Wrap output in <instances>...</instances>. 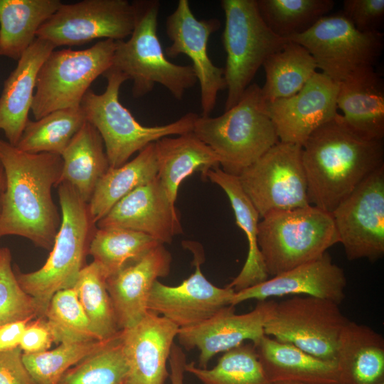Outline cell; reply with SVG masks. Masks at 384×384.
Here are the masks:
<instances>
[{"mask_svg": "<svg viewBox=\"0 0 384 384\" xmlns=\"http://www.w3.org/2000/svg\"><path fill=\"white\" fill-rule=\"evenodd\" d=\"M257 242L273 277L321 257L339 240L331 213L309 205L262 217Z\"/></svg>", "mask_w": 384, "mask_h": 384, "instance_id": "cell-6", "label": "cell"}, {"mask_svg": "<svg viewBox=\"0 0 384 384\" xmlns=\"http://www.w3.org/2000/svg\"><path fill=\"white\" fill-rule=\"evenodd\" d=\"M336 363L340 384L384 381V339L370 327L348 321L338 341Z\"/></svg>", "mask_w": 384, "mask_h": 384, "instance_id": "cell-26", "label": "cell"}, {"mask_svg": "<svg viewBox=\"0 0 384 384\" xmlns=\"http://www.w3.org/2000/svg\"><path fill=\"white\" fill-rule=\"evenodd\" d=\"M184 370L202 384H274L267 376L252 343L224 352L210 369L190 362L186 363Z\"/></svg>", "mask_w": 384, "mask_h": 384, "instance_id": "cell-37", "label": "cell"}, {"mask_svg": "<svg viewBox=\"0 0 384 384\" xmlns=\"http://www.w3.org/2000/svg\"><path fill=\"white\" fill-rule=\"evenodd\" d=\"M276 302H257L250 312L237 314L235 306L228 305L206 321L178 329L177 338L181 347L200 351L198 366L206 368L210 359L219 353L228 351L245 341L256 344L264 336V327L270 317Z\"/></svg>", "mask_w": 384, "mask_h": 384, "instance_id": "cell-17", "label": "cell"}, {"mask_svg": "<svg viewBox=\"0 0 384 384\" xmlns=\"http://www.w3.org/2000/svg\"><path fill=\"white\" fill-rule=\"evenodd\" d=\"M179 328L148 311L137 324L120 330L129 368L127 384H164L166 363Z\"/></svg>", "mask_w": 384, "mask_h": 384, "instance_id": "cell-21", "label": "cell"}, {"mask_svg": "<svg viewBox=\"0 0 384 384\" xmlns=\"http://www.w3.org/2000/svg\"><path fill=\"white\" fill-rule=\"evenodd\" d=\"M96 225L143 233L162 244L182 233L176 206L157 177L123 197Z\"/></svg>", "mask_w": 384, "mask_h": 384, "instance_id": "cell-19", "label": "cell"}, {"mask_svg": "<svg viewBox=\"0 0 384 384\" xmlns=\"http://www.w3.org/2000/svg\"><path fill=\"white\" fill-rule=\"evenodd\" d=\"M105 341L62 343L53 350L23 353L22 358L36 384H58L68 370L99 348Z\"/></svg>", "mask_w": 384, "mask_h": 384, "instance_id": "cell-40", "label": "cell"}, {"mask_svg": "<svg viewBox=\"0 0 384 384\" xmlns=\"http://www.w3.org/2000/svg\"><path fill=\"white\" fill-rule=\"evenodd\" d=\"M220 27L218 18H196L188 0H179L166 18V34L171 44L166 48L165 54L170 58L183 54L191 60L200 85L203 117L210 116L218 92L226 88L224 69L215 65L207 52L210 35Z\"/></svg>", "mask_w": 384, "mask_h": 384, "instance_id": "cell-15", "label": "cell"}, {"mask_svg": "<svg viewBox=\"0 0 384 384\" xmlns=\"http://www.w3.org/2000/svg\"><path fill=\"white\" fill-rule=\"evenodd\" d=\"M262 66L265 82L261 90L267 102L295 95L318 69L310 53L291 41L270 55Z\"/></svg>", "mask_w": 384, "mask_h": 384, "instance_id": "cell-32", "label": "cell"}, {"mask_svg": "<svg viewBox=\"0 0 384 384\" xmlns=\"http://www.w3.org/2000/svg\"><path fill=\"white\" fill-rule=\"evenodd\" d=\"M107 275L95 261L85 266L73 287L98 340H106L120 330L107 288Z\"/></svg>", "mask_w": 384, "mask_h": 384, "instance_id": "cell-35", "label": "cell"}, {"mask_svg": "<svg viewBox=\"0 0 384 384\" xmlns=\"http://www.w3.org/2000/svg\"><path fill=\"white\" fill-rule=\"evenodd\" d=\"M155 142L139 151L131 161L117 168H109L96 185L88 203L92 220L97 223L123 197L157 177Z\"/></svg>", "mask_w": 384, "mask_h": 384, "instance_id": "cell-31", "label": "cell"}, {"mask_svg": "<svg viewBox=\"0 0 384 384\" xmlns=\"http://www.w3.org/2000/svg\"><path fill=\"white\" fill-rule=\"evenodd\" d=\"M38 318L36 304L19 285L11 266L10 250H0V325Z\"/></svg>", "mask_w": 384, "mask_h": 384, "instance_id": "cell-41", "label": "cell"}, {"mask_svg": "<svg viewBox=\"0 0 384 384\" xmlns=\"http://www.w3.org/2000/svg\"><path fill=\"white\" fill-rule=\"evenodd\" d=\"M80 106L52 112L36 121H28L16 146L31 153L60 155L86 122Z\"/></svg>", "mask_w": 384, "mask_h": 384, "instance_id": "cell-33", "label": "cell"}, {"mask_svg": "<svg viewBox=\"0 0 384 384\" xmlns=\"http://www.w3.org/2000/svg\"><path fill=\"white\" fill-rule=\"evenodd\" d=\"M6 188V177L3 166L0 161V208L2 196Z\"/></svg>", "mask_w": 384, "mask_h": 384, "instance_id": "cell-47", "label": "cell"}, {"mask_svg": "<svg viewBox=\"0 0 384 384\" xmlns=\"http://www.w3.org/2000/svg\"><path fill=\"white\" fill-rule=\"evenodd\" d=\"M0 250H1V247H0Z\"/></svg>", "mask_w": 384, "mask_h": 384, "instance_id": "cell-50", "label": "cell"}, {"mask_svg": "<svg viewBox=\"0 0 384 384\" xmlns=\"http://www.w3.org/2000/svg\"><path fill=\"white\" fill-rule=\"evenodd\" d=\"M268 378L274 384H340L336 362L318 358L297 346L265 335L254 345Z\"/></svg>", "mask_w": 384, "mask_h": 384, "instance_id": "cell-25", "label": "cell"}, {"mask_svg": "<svg viewBox=\"0 0 384 384\" xmlns=\"http://www.w3.org/2000/svg\"><path fill=\"white\" fill-rule=\"evenodd\" d=\"M203 258L194 252L195 271L176 286L156 280L151 289L147 309L162 316L179 329L198 325L230 305L235 291L218 287L201 270Z\"/></svg>", "mask_w": 384, "mask_h": 384, "instance_id": "cell-16", "label": "cell"}, {"mask_svg": "<svg viewBox=\"0 0 384 384\" xmlns=\"http://www.w3.org/2000/svg\"><path fill=\"white\" fill-rule=\"evenodd\" d=\"M378 384H384V381L379 383Z\"/></svg>", "mask_w": 384, "mask_h": 384, "instance_id": "cell-49", "label": "cell"}, {"mask_svg": "<svg viewBox=\"0 0 384 384\" xmlns=\"http://www.w3.org/2000/svg\"><path fill=\"white\" fill-rule=\"evenodd\" d=\"M288 40L304 46L317 68L338 84L373 67L383 48L380 31H360L342 12L322 17L309 30Z\"/></svg>", "mask_w": 384, "mask_h": 384, "instance_id": "cell-10", "label": "cell"}, {"mask_svg": "<svg viewBox=\"0 0 384 384\" xmlns=\"http://www.w3.org/2000/svg\"><path fill=\"white\" fill-rule=\"evenodd\" d=\"M348 260L384 255V166L363 181L331 213Z\"/></svg>", "mask_w": 384, "mask_h": 384, "instance_id": "cell-14", "label": "cell"}, {"mask_svg": "<svg viewBox=\"0 0 384 384\" xmlns=\"http://www.w3.org/2000/svg\"><path fill=\"white\" fill-rule=\"evenodd\" d=\"M302 146L309 204L329 213L384 166L383 139L360 135L340 114L315 130Z\"/></svg>", "mask_w": 384, "mask_h": 384, "instance_id": "cell-2", "label": "cell"}, {"mask_svg": "<svg viewBox=\"0 0 384 384\" xmlns=\"http://www.w3.org/2000/svg\"><path fill=\"white\" fill-rule=\"evenodd\" d=\"M117 41L104 39L83 50H53L37 75L31 112L36 120L80 106L92 82L112 65Z\"/></svg>", "mask_w": 384, "mask_h": 384, "instance_id": "cell-9", "label": "cell"}, {"mask_svg": "<svg viewBox=\"0 0 384 384\" xmlns=\"http://www.w3.org/2000/svg\"><path fill=\"white\" fill-rule=\"evenodd\" d=\"M160 243L146 234L132 230L97 228L88 252L108 277Z\"/></svg>", "mask_w": 384, "mask_h": 384, "instance_id": "cell-34", "label": "cell"}, {"mask_svg": "<svg viewBox=\"0 0 384 384\" xmlns=\"http://www.w3.org/2000/svg\"><path fill=\"white\" fill-rule=\"evenodd\" d=\"M171 384H183L184 366L186 356L182 347L174 343L169 358Z\"/></svg>", "mask_w": 384, "mask_h": 384, "instance_id": "cell-46", "label": "cell"}, {"mask_svg": "<svg viewBox=\"0 0 384 384\" xmlns=\"http://www.w3.org/2000/svg\"><path fill=\"white\" fill-rule=\"evenodd\" d=\"M336 105L352 130L368 139H383L384 83L373 67L339 83Z\"/></svg>", "mask_w": 384, "mask_h": 384, "instance_id": "cell-24", "label": "cell"}, {"mask_svg": "<svg viewBox=\"0 0 384 384\" xmlns=\"http://www.w3.org/2000/svg\"><path fill=\"white\" fill-rule=\"evenodd\" d=\"M134 9L127 0H83L63 4L40 27L36 38L55 48L80 46L97 38L123 41L134 26Z\"/></svg>", "mask_w": 384, "mask_h": 384, "instance_id": "cell-13", "label": "cell"}, {"mask_svg": "<svg viewBox=\"0 0 384 384\" xmlns=\"http://www.w3.org/2000/svg\"><path fill=\"white\" fill-rule=\"evenodd\" d=\"M339 84L316 72L295 95L267 102L279 141L299 144L338 113Z\"/></svg>", "mask_w": 384, "mask_h": 384, "instance_id": "cell-18", "label": "cell"}, {"mask_svg": "<svg viewBox=\"0 0 384 384\" xmlns=\"http://www.w3.org/2000/svg\"><path fill=\"white\" fill-rule=\"evenodd\" d=\"M19 346L0 351V384H36L23 358Z\"/></svg>", "mask_w": 384, "mask_h": 384, "instance_id": "cell-43", "label": "cell"}, {"mask_svg": "<svg viewBox=\"0 0 384 384\" xmlns=\"http://www.w3.org/2000/svg\"><path fill=\"white\" fill-rule=\"evenodd\" d=\"M346 284L343 270L333 262L326 252L315 260L235 292L230 305L235 306L249 299L260 302L288 294L314 297L339 305L346 297Z\"/></svg>", "mask_w": 384, "mask_h": 384, "instance_id": "cell-20", "label": "cell"}, {"mask_svg": "<svg viewBox=\"0 0 384 384\" xmlns=\"http://www.w3.org/2000/svg\"><path fill=\"white\" fill-rule=\"evenodd\" d=\"M193 132L215 153L221 169L235 176L279 142L267 102L256 83L223 114L198 116Z\"/></svg>", "mask_w": 384, "mask_h": 384, "instance_id": "cell-3", "label": "cell"}, {"mask_svg": "<svg viewBox=\"0 0 384 384\" xmlns=\"http://www.w3.org/2000/svg\"><path fill=\"white\" fill-rule=\"evenodd\" d=\"M206 179L220 187L228 196L237 225L243 230L248 242L246 261L240 272L226 287L238 292L269 279L258 242L260 215L243 191L238 176L228 174L219 167L210 169L202 174Z\"/></svg>", "mask_w": 384, "mask_h": 384, "instance_id": "cell-28", "label": "cell"}, {"mask_svg": "<svg viewBox=\"0 0 384 384\" xmlns=\"http://www.w3.org/2000/svg\"><path fill=\"white\" fill-rule=\"evenodd\" d=\"M343 14L361 32L380 31L384 20V0H345Z\"/></svg>", "mask_w": 384, "mask_h": 384, "instance_id": "cell-42", "label": "cell"}, {"mask_svg": "<svg viewBox=\"0 0 384 384\" xmlns=\"http://www.w3.org/2000/svg\"><path fill=\"white\" fill-rule=\"evenodd\" d=\"M55 343L98 340L73 288L56 292L43 316Z\"/></svg>", "mask_w": 384, "mask_h": 384, "instance_id": "cell-39", "label": "cell"}, {"mask_svg": "<svg viewBox=\"0 0 384 384\" xmlns=\"http://www.w3.org/2000/svg\"><path fill=\"white\" fill-rule=\"evenodd\" d=\"M275 384H304V383L290 382V381H282V382L276 383Z\"/></svg>", "mask_w": 384, "mask_h": 384, "instance_id": "cell-48", "label": "cell"}, {"mask_svg": "<svg viewBox=\"0 0 384 384\" xmlns=\"http://www.w3.org/2000/svg\"><path fill=\"white\" fill-rule=\"evenodd\" d=\"M155 144L157 178L174 206L178 188L185 178L196 171L203 174L220 166L215 153L193 132L176 137L161 138Z\"/></svg>", "mask_w": 384, "mask_h": 384, "instance_id": "cell-27", "label": "cell"}, {"mask_svg": "<svg viewBox=\"0 0 384 384\" xmlns=\"http://www.w3.org/2000/svg\"><path fill=\"white\" fill-rule=\"evenodd\" d=\"M6 188L0 208V238L18 235L46 250L61 223L51 190L59 183L63 159L51 153L23 151L0 138Z\"/></svg>", "mask_w": 384, "mask_h": 384, "instance_id": "cell-1", "label": "cell"}, {"mask_svg": "<svg viewBox=\"0 0 384 384\" xmlns=\"http://www.w3.org/2000/svg\"><path fill=\"white\" fill-rule=\"evenodd\" d=\"M53 342L44 318L38 317L27 324L18 346L23 353H38L49 350Z\"/></svg>", "mask_w": 384, "mask_h": 384, "instance_id": "cell-44", "label": "cell"}, {"mask_svg": "<svg viewBox=\"0 0 384 384\" xmlns=\"http://www.w3.org/2000/svg\"><path fill=\"white\" fill-rule=\"evenodd\" d=\"M238 178L260 218L310 205L299 144L277 142Z\"/></svg>", "mask_w": 384, "mask_h": 384, "instance_id": "cell-12", "label": "cell"}, {"mask_svg": "<svg viewBox=\"0 0 384 384\" xmlns=\"http://www.w3.org/2000/svg\"><path fill=\"white\" fill-rule=\"evenodd\" d=\"M348 321L332 301L297 295L276 302L264 331L318 358L336 362L340 336Z\"/></svg>", "mask_w": 384, "mask_h": 384, "instance_id": "cell-11", "label": "cell"}, {"mask_svg": "<svg viewBox=\"0 0 384 384\" xmlns=\"http://www.w3.org/2000/svg\"><path fill=\"white\" fill-rule=\"evenodd\" d=\"M31 319H25L0 325V351L19 346L23 332Z\"/></svg>", "mask_w": 384, "mask_h": 384, "instance_id": "cell-45", "label": "cell"}, {"mask_svg": "<svg viewBox=\"0 0 384 384\" xmlns=\"http://www.w3.org/2000/svg\"><path fill=\"white\" fill-rule=\"evenodd\" d=\"M225 23L223 44L226 53L225 111L240 100L259 68L288 41L265 24L256 0H222Z\"/></svg>", "mask_w": 384, "mask_h": 384, "instance_id": "cell-8", "label": "cell"}, {"mask_svg": "<svg viewBox=\"0 0 384 384\" xmlns=\"http://www.w3.org/2000/svg\"><path fill=\"white\" fill-rule=\"evenodd\" d=\"M128 375L119 331L68 370L58 384H127Z\"/></svg>", "mask_w": 384, "mask_h": 384, "instance_id": "cell-38", "label": "cell"}, {"mask_svg": "<svg viewBox=\"0 0 384 384\" xmlns=\"http://www.w3.org/2000/svg\"><path fill=\"white\" fill-rule=\"evenodd\" d=\"M55 48L50 42L36 38L4 81L0 96V130L14 146L29 120L39 69Z\"/></svg>", "mask_w": 384, "mask_h": 384, "instance_id": "cell-23", "label": "cell"}, {"mask_svg": "<svg viewBox=\"0 0 384 384\" xmlns=\"http://www.w3.org/2000/svg\"><path fill=\"white\" fill-rule=\"evenodd\" d=\"M61 223L45 264L29 273L15 272L22 289L36 304L38 317H43L50 301L58 291L73 288L85 255L97 229L88 208L75 189L67 183L58 185Z\"/></svg>", "mask_w": 384, "mask_h": 384, "instance_id": "cell-4", "label": "cell"}, {"mask_svg": "<svg viewBox=\"0 0 384 384\" xmlns=\"http://www.w3.org/2000/svg\"><path fill=\"white\" fill-rule=\"evenodd\" d=\"M102 75L107 81L105 92L97 94L89 89L80 107L102 139L110 168L122 166L134 153L161 138L193 132L198 117L193 112L164 125H142L119 101V89L127 77L112 68Z\"/></svg>", "mask_w": 384, "mask_h": 384, "instance_id": "cell-7", "label": "cell"}, {"mask_svg": "<svg viewBox=\"0 0 384 384\" xmlns=\"http://www.w3.org/2000/svg\"><path fill=\"white\" fill-rule=\"evenodd\" d=\"M132 4L133 31L127 41H117L110 68L132 80L135 98L147 95L158 83L181 100L185 92L198 82L193 68L174 64L166 58L157 35L159 1L139 0Z\"/></svg>", "mask_w": 384, "mask_h": 384, "instance_id": "cell-5", "label": "cell"}, {"mask_svg": "<svg viewBox=\"0 0 384 384\" xmlns=\"http://www.w3.org/2000/svg\"><path fill=\"white\" fill-rule=\"evenodd\" d=\"M61 4L59 0H0V56L18 61Z\"/></svg>", "mask_w": 384, "mask_h": 384, "instance_id": "cell-30", "label": "cell"}, {"mask_svg": "<svg viewBox=\"0 0 384 384\" xmlns=\"http://www.w3.org/2000/svg\"><path fill=\"white\" fill-rule=\"evenodd\" d=\"M267 26L277 36L289 39L312 27L328 15L333 0H256Z\"/></svg>", "mask_w": 384, "mask_h": 384, "instance_id": "cell-36", "label": "cell"}, {"mask_svg": "<svg viewBox=\"0 0 384 384\" xmlns=\"http://www.w3.org/2000/svg\"><path fill=\"white\" fill-rule=\"evenodd\" d=\"M171 261V253L160 243L107 278L119 330L132 327L146 315L151 289L158 278L169 275Z\"/></svg>", "mask_w": 384, "mask_h": 384, "instance_id": "cell-22", "label": "cell"}, {"mask_svg": "<svg viewBox=\"0 0 384 384\" xmlns=\"http://www.w3.org/2000/svg\"><path fill=\"white\" fill-rule=\"evenodd\" d=\"M61 157L59 183H67L73 186L88 203L97 183L110 168L102 139L96 128L86 121Z\"/></svg>", "mask_w": 384, "mask_h": 384, "instance_id": "cell-29", "label": "cell"}]
</instances>
